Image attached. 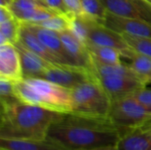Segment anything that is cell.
Returning <instances> with one entry per match:
<instances>
[{
  "mask_svg": "<svg viewBox=\"0 0 151 150\" xmlns=\"http://www.w3.org/2000/svg\"><path fill=\"white\" fill-rule=\"evenodd\" d=\"M12 0H0V5L1 6H5L8 7L10 5V4L12 3Z\"/></svg>",
  "mask_w": 151,
  "mask_h": 150,
  "instance_id": "d6a6232c",
  "label": "cell"
},
{
  "mask_svg": "<svg viewBox=\"0 0 151 150\" xmlns=\"http://www.w3.org/2000/svg\"><path fill=\"white\" fill-rule=\"evenodd\" d=\"M110 120L121 129L132 128L151 120V110L129 95L111 102Z\"/></svg>",
  "mask_w": 151,
  "mask_h": 150,
  "instance_id": "5b68a950",
  "label": "cell"
},
{
  "mask_svg": "<svg viewBox=\"0 0 151 150\" xmlns=\"http://www.w3.org/2000/svg\"><path fill=\"white\" fill-rule=\"evenodd\" d=\"M19 42L25 48L37 54L38 56L47 60L48 62L60 64L58 58L43 45V43L37 37V35L25 23H22L21 25Z\"/></svg>",
  "mask_w": 151,
  "mask_h": 150,
  "instance_id": "e0dca14e",
  "label": "cell"
},
{
  "mask_svg": "<svg viewBox=\"0 0 151 150\" xmlns=\"http://www.w3.org/2000/svg\"><path fill=\"white\" fill-rule=\"evenodd\" d=\"M0 150H67L53 141L43 140H15L1 139Z\"/></svg>",
  "mask_w": 151,
  "mask_h": 150,
  "instance_id": "2e32d148",
  "label": "cell"
},
{
  "mask_svg": "<svg viewBox=\"0 0 151 150\" xmlns=\"http://www.w3.org/2000/svg\"><path fill=\"white\" fill-rule=\"evenodd\" d=\"M106 11L116 16L145 20L144 14L134 0H101Z\"/></svg>",
  "mask_w": 151,
  "mask_h": 150,
  "instance_id": "d6986e66",
  "label": "cell"
},
{
  "mask_svg": "<svg viewBox=\"0 0 151 150\" xmlns=\"http://www.w3.org/2000/svg\"><path fill=\"white\" fill-rule=\"evenodd\" d=\"M127 45L134 50L151 57V38L137 37L121 34Z\"/></svg>",
  "mask_w": 151,
  "mask_h": 150,
  "instance_id": "603a6c76",
  "label": "cell"
},
{
  "mask_svg": "<svg viewBox=\"0 0 151 150\" xmlns=\"http://www.w3.org/2000/svg\"><path fill=\"white\" fill-rule=\"evenodd\" d=\"M59 35L65 49L73 59L75 64L77 65L90 69L91 55L87 46L81 42L70 30L60 32Z\"/></svg>",
  "mask_w": 151,
  "mask_h": 150,
  "instance_id": "5bb4252c",
  "label": "cell"
},
{
  "mask_svg": "<svg viewBox=\"0 0 151 150\" xmlns=\"http://www.w3.org/2000/svg\"><path fill=\"white\" fill-rule=\"evenodd\" d=\"M123 131L109 118H90L67 113L51 125L47 138L67 150H84L117 146Z\"/></svg>",
  "mask_w": 151,
  "mask_h": 150,
  "instance_id": "6da1fadb",
  "label": "cell"
},
{
  "mask_svg": "<svg viewBox=\"0 0 151 150\" xmlns=\"http://www.w3.org/2000/svg\"><path fill=\"white\" fill-rule=\"evenodd\" d=\"M138 101L151 110V88H143L133 95Z\"/></svg>",
  "mask_w": 151,
  "mask_h": 150,
  "instance_id": "f1b7e54d",
  "label": "cell"
},
{
  "mask_svg": "<svg viewBox=\"0 0 151 150\" xmlns=\"http://www.w3.org/2000/svg\"><path fill=\"white\" fill-rule=\"evenodd\" d=\"M17 47L22 65L24 78H42L45 69L50 64L37 54L25 48L19 42L15 43Z\"/></svg>",
  "mask_w": 151,
  "mask_h": 150,
  "instance_id": "9a60e30c",
  "label": "cell"
},
{
  "mask_svg": "<svg viewBox=\"0 0 151 150\" xmlns=\"http://www.w3.org/2000/svg\"><path fill=\"white\" fill-rule=\"evenodd\" d=\"M91 57L96 61L105 64V65H119L121 62V52L111 47L101 46L94 43H87L86 44Z\"/></svg>",
  "mask_w": 151,
  "mask_h": 150,
  "instance_id": "ffe728a7",
  "label": "cell"
},
{
  "mask_svg": "<svg viewBox=\"0 0 151 150\" xmlns=\"http://www.w3.org/2000/svg\"><path fill=\"white\" fill-rule=\"evenodd\" d=\"M89 16L78 17L75 16L71 20L70 31L85 45L88 42V18Z\"/></svg>",
  "mask_w": 151,
  "mask_h": 150,
  "instance_id": "d4e9b609",
  "label": "cell"
},
{
  "mask_svg": "<svg viewBox=\"0 0 151 150\" xmlns=\"http://www.w3.org/2000/svg\"><path fill=\"white\" fill-rule=\"evenodd\" d=\"M45 3L51 10H53L58 14H62L72 19L75 17L74 14L69 11L64 0H45Z\"/></svg>",
  "mask_w": 151,
  "mask_h": 150,
  "instance_id": "4316f807",
  "label": "cell"
},
{
  "mask_svg": "<svg viewBox=\"0 0 151 150\" xmlns=\"http://www.w3.org/2000/svg\"><path fill=\"white\" fill-rule=\"evenodd\" d=\"M73 19L69 18L67 16L62 15V14H56V15L52 16L51 18L48 19L44 21H42L38 24H35V25H38V26H41L44 28L60 33L63 31L70 30L71 20Z\"/></svg>",
  "mask_w": 151,
  "mask_h": 150,
  "instance_id": "7402d4cb",
  "label": "cell"
},
{
  "mask_svg": "<svg viewBox=\"0 0 151 150\" xmlns=\"http://www.w3.org/2000/svg\"><path fill=\"white\" fill-rule=\"evenodd\" d=\"M112 101L133 95L147 86L138 78L131 76L112 75L96 78Z\"/></svg>",
  "mask_w": 151,
  "mask_h": 150,
  "instance_id": "ba28073f",
  "label": "cell"
},
{
  "mask_svg": "<svg viewBox=\"0 0 151 150\" xmlns=\"http://www.w3.org/2000/svg\"><path fill=\"white\" fill-rule=\"evenodd\" d=\"M82 7L87 15L100 21L107 15V11L101 0H81Z\"/></svg>",
  "mask_w": 151,
  "mask_h": 150,
  "instance_id": "484cf974",
  "label": "cell"
},
{
  "mask_svg": "<svg viewBox=\"0 0 151 150\" xmlns=\"http://www.w3.org/2000/svg\"><path fill=\"white\" fill-rule=\"evenodd\" d=\"M36 1H39L40 3H42V4H46V3H45V0H36ZM47 5V4H46ZM48 6V5H47Z\"/></svg>",
  "mask_w": 151,
  "mask_h": 150,
  "instance_id": "836d02e7",
  "label": "cell"
},
{
  "mask_svg": "<svg viewBox=\"0 0 151 150\" xmlns=\"http://www.w3.org/2000/svg\"><path fill=\"white\" fill-rule=\"evenodd\" d=\"M13 17H14L13 14L12 13V11H10V9L8 7L0 5V23L4 22Z\"/></svg>",
  "mask_w": 151,
  "mask_h": 150,
  "instance_id": "4dcf8cb0",
  "label": "cell"
},
{
  "mask_svg": "<svg viewBox=\"0 0 151 150\" xmlns=\"http://www.w3.org/2000/svg\"><path fill=\"white\" fill-rule=\"evenodd\" d=\"M14 82L0 78V105L6 107L12 105L19 100L16 97L14 92ZM20 102V101H19Z\"/></svg>",
  "mask_w": 151,
  "mask_h": 150,
  "instance_id": "cb8c5ba5",
  "label": "cell"
},
{
  "mask_svg": "<svg viewBox=\"0 0 151 150\" xmlns=\"http://www.w3.org/2000/svg\"><path fill=\"white\" fill-rule=\"evenodd\" d=\"M98 22L119 34L151 38V25L145 20L119 17L107 12L105 18Z\"/></svg>",
  "mask_w": 151,
  "mask_h": 150,
  "instance_id": "30bf717a",
  "label": "cell"
},
{
  "mask_svg": "<svg viewBox=\"0 0 151 150\" xmlns=\"http://www.w3.org/2000/svg\"><path fill=\"white\" fill-rule=\"evenodd\" d=\"M88 42L111 47L119 50L121 53L130 47L126 42L121 34L102 25L91 17L88 18Z\"/></svg>",
  "mask_w": 151,
  "mask_h": 150,
  "instance_id": "9c48e42d",
  "label": "cell"
},
{
  "mask_svg": "<svg viewBox=\"0 0 151 150\" xmlns=\"http://www.w3.org/2000/svg\"><path fill=\"white\" fill-rule=\"evenodd\" d=\"M22 23L15 17L0 23V45L12 42L15 44L19 40Z\"/></svg>",
  "mask_w": 151,
  "mask_h": 150,
  "instance_id": "44dd1931",
  "label": "cell"
},
{
  "mask_svg": "<svg viewBox=\"0 0 151 150\" xmlns=\"http://www.w3.org/2000/svg\"><path fill=\"white\" fill-rule=\"evenodd\" d=\"M42 79L70 90L82 83L96 80L95 74L88 68L58 63H50L45 69Z\"/></svg>",
  "mask_w": 151,
  "mask_h": 150,
  "instance_id": "8992f818",
  "label": "cell"
},
{
  "mask_svg": "<svg viewBox=\"0 0 151 150\" xmlns=\"http://www.w3.org/2000/svg\"><path fill=\"white\" fill-rule=\"evenodd\" d=\"M122 57L130 59V67L137 78L146 86L151 84V57L129 48L121 53Z\"/></svg>",
  "mask_w": 151,
  "mask_h": 150,
  "instance_id": "ac0fdd59",
  "label": "cell"
},
{
  "mask_svg": "<svg viewBox=\"0 0 151 150\" xmlns=\"http://www.w3.org/2000/svg\"><path fill=\"white\" fill-rule=\"evenodd\" d=\"M84 150H119L117 146H103V147H98V148H94L90 149Z\"/></svg>",
  "mask_w": 151,
  "mask_h": 150,
  "instance_id": "1f68e13d",
  "label": "cell"
},
{
  "mask_svg": "<svg viewBox=\"0 0 151 150\" xmlns=\"http://www.w3.org/2000/svg\"><path fill=\"white\" fill-rule=\"evenodd\" d=\"M117 148L119 150H151V120L125 129Z\"/></svg>",
  "mask_w": 151,
  "mask_h": 150,
  "instance_id": "7c38bea8",
  "label": "cell"
},
{
  "mask_svg": "<svg viewBox=\"0 0 151 150\" xmlns=\"http://www.w3.org/2000/svg\"><path fill=\"white\" fill-rule=\"evenodd\" d=\"M27 24V27L37 35V37L43 43V45L58 58L60 64L77 65L65 49L59 33L44 28L35 24Z\"/></svg>",
  "mask_w": 151,
  "mask_h": 150,
  "instance_id": "4fadbf2b",
  "label": "cell"
},
{
  "mask_svg": "<svg viewBox=\"0 0 151 150\" xmlns=\"http://www.w3.org/2000/svg\"><path fill=\"white\" fill-rule=\"evenodd\" d=\"M64 113L17 102L0 111V138L15 140H43L53 123Z\"/></svg>",
  "mask_w": 151,
  "mask_h": 150,
  "instance_id": "7a4b0ae2",
  "label": "cell"
},
{
  "mask_svg": "<svg viewBox=\"0 0 151 150\" xmlns=\"http://www.w3.org/2000/svg\"><path fill=\"white\" fill-rule=\"evenodd\" d=\"M8 8L21 23L28 24H38L58 14L36 0H12Z\"/></svg>",
  "mask_w": 151,
  "mask_h": 150,
  "instance_id": "52a82bcc",
  "label": "cell"
},
{
  "mask_svg": "<svg viewBox=\"0 0 151 150\" xmlns=\"http://www.w3.org/2000/svg\"><path fill=\"white\" fill-rule=\"evenodd\" d=\"M73 114L106 118L109 117L111 99L98 82L93 80L71 89Z\"/></svg>",
  "mask_w": 151,
  "mask_h": 150,
  "instance_id": "277c9868",
  "label": "cell"
},
{
  "mask_svg": "<svg viewBox=\"0 0 151 150\" xmlns=\"http://www.w3.org/2000/svg\"><path fill=\"white\" fill-rule=\"evenodd\" d=\"M145 1H147L148 3H150V4H151V0H145Z\"/></svg>",
  "mask_w": 151,
  "mask_h": 150,
  "instance_id": "e575fe53",
  "label": "cell"
},
{
  "mask_svg": "<svg viewBox=\"0 0 151 150\" xmlns=\"http://www.w3.org/2000/svg\"><path fill=\"white\" fill-rule=\"evenodd\" d=\"M65 3L66 7L68 8L69 11L78 17H84L87 16L81 0H64ZM90 17V16H89Z\"/></svg>",
  "mask_w": 151,
  "mask_h": 150,
  "instance_id": "83f0119b",
  "label": "cell"
},
{
  "mask_svg": "<svg viewBox=\"0 0 151 150\" xmlns=\"http://www.w3.org/2000/svg\"><path fill=\"white\" fill-rule=\"evenodd\" d=\"M134 1L142 9L145 17V21L151 25V4L148 3L145 0H134Z\"/></svg>",
  "mask_w": 151,
  "mask_h": 150,
  "instance_id": "f546056e",
  "label": "cell"
},
{
  "mask_svg": "<svg viewBox=\"0 0 151 150\" xmlns=\"http://www.w3.org/2000/svg\"><path fill=\"white\" fill-rule=\"evenodd\" d=\"M16 97L24 103L59 112L72 113L71 90L42 78H24L14 84Z\"/></svg>",
  "mask_w": 151,
  "mask_h": 150,
  "instance_id": "3957f363",
  "label": "cell"
},
{
  "mask_svg": "<svg viewBox=\"0 0 151 150\" xmlns=\"http://www.w3.org/2000/svg\"><path fill=\"white\" fill-rule=\"evenodd\" d=\"M0 78L14 83L23 79L20 56L17 47L12 42L0 45Z\"/></svg>",
  "mask_w": 151,
  "mask_h": 150,
  "instance_id": "8fae6325",
  "label": "cell"
}]
</instances>
